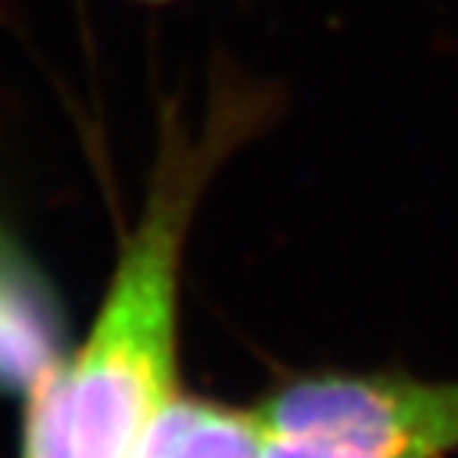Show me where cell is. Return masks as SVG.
I'll return each instance as SVG.
<instances>
[{
    "mask_svg": "<svg viewBox=\"0 0 458 458\" xmlns=\"http://www.w3.org/2000/svg\"><path fill=\"white\" fill-rule=\"evenodd\" d=\"M255 102L229 93L198 131L165 124L147 200L86 337L32 386L22 458H124L179 392L182 258L214 172L251 131Z\"/></svg>",
    "mask_w": 458,
    "mask_h": 458,
    "instance_id": "1",
    "label": "cell"
},
{
    "mask_svg": "<svg viewBox=\"0 0 458 458\" xmlns=\"http://www.w3.org/2000/svg\"><path fill=\"white\" fill-rule=\"evenodd\" d=\"M265 458H455L458 379L322 369L261 398Z\"/></svg>",
    "mask_w": 458,
    "mask_h": 458,
    "instance_id": "2",
    "label": "cell"
},
{
    "mask_svg": "<svg viewBox=\"0 0 458 458\" xmlns=\"http://www.w3.org/2000/svg\"><path fill=\"white\" fill-rule=\"evenodd\" d=\"M124 458H265V423L255 408L179 388L143 423Z\"/></svg>",
    "mask_w": 458,
    "mask_h": 458,
    "instance_id": "3",
    "label": "cell"
},
{
    "mask_svg": "<svg viewBox=\"0 0 458 458\" xmlns=\"http://www.w3.org/2000/svg\"><path fill=\"white\" fill-rule=\"evenodd\" d=\"M147 4H165V0H147Z\"/></svg>",
    "mask_w": 458,
    "mask_h": 458,
    "instance_id": "4",
    "label": "cell"
}]
</instances>
